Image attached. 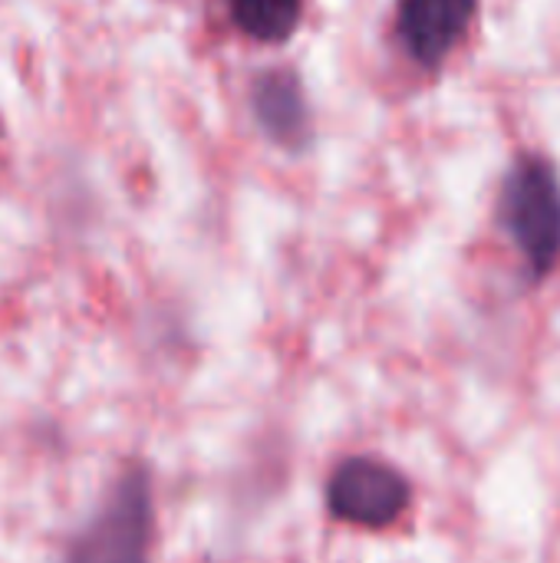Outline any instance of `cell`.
<instances>
[{"label":"cell","instance_id":"obj_1","mask_svg":"<svg viewBox=\"0 0 560 563\" xmlns=\"http://www.w3.org/2000/svg\"><path fill=\"white\" fill-rule=\"evenodd\" d=\"M495 224L521 257L531 284L560 264V172L541 152H518L495 191Z\"/></svg>","mask_w":560,"mask_h":563},{"label":"cell","instance_id":"obj_2","mask_svg":"<svg viewBox=\"0 0 560 563\" xmlns=\"http://www.w3.org/2000/svg\"><path fill=\"white\" fill-rule=\"evenodd\" d=\"M152 478L142 465H132L106 492L96 515L76 531L63 563H152Z\"/></svg>","mask_w":560,"mask_h":563},{"label":"cell","instance_id":"obj_3","mask_svg":"<svg viewBox=\"0 0 560 563\" xmlns=\"http://www.w3.org/2000/svg\"><path fill=\"white\" fill-rule=\"evenodd\" d=\"M409 505H413L409 478L396 465L373 455L343 459L327 478L330 515L363 531L393 528L409 511Z\"/></svg>","mask_w":560,"mask_h":563},{"label":"cell","instance_id":"obj_4","mask_svg":"<svg viewBox=\"0 0 560 563\" xmlns=\"http://www.w3.org/2000/svg\"><path fill=\"white\" fill-rule=\"evenodd\" d=\"M479 16V0H396V40L426 73H439L465 43Z\"/></svg>","mask_w":560,"mask_h":563},{"label":"cell","instance_id":"obj_5","mask_svg":"<svg viewBox=\"0 0 560 563\" xmlns=\"http://www.w3.org/2000/svg\"><path fill=\"white\" fill-rule=\"evenodd\" d=\"M251 115L257 129L284 152H300L314 142V112L300 76L290 69H267L254 79Z\"/></svg>","mask_w":560,"mask_h":563},{"label":"cell","instance_id":"obj_6","mask_svg":"<svg viewBox=\"0 0 560 563\" xmlns=\"http://www.w3.org/2000/svg\"><path fill=\"white\" fill-rule=\"evenodd\" d=\"M231 23L254 43H284L297 33L304 0H228Z\"/></svg>","mask_w":560,"mask_h":563}]
</instances>
